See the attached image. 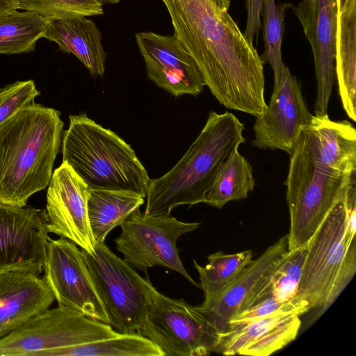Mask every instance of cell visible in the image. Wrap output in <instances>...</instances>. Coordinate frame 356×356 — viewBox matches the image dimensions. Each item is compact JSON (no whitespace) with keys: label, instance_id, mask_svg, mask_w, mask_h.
<instances>
[{"label":"cell","instance_id":"1","mask_svg":"<svg viewBox=\"0 0 356 356\" xmlns=\"http://www.w3.org/2000/svg\"><path fill=\"white\" fill-rule=\"evenodd\" d=\"M161 1L173 35L193 58L216 99L227 108L262 115L267 107L264 64L228 12L211 0Z\"/></svg>","mask_w":356,"mask_h":356},{"label":"cell","instance_id":"2","mask_svg":"<svg viewBox=\"0 0 356 356\" xmlns=\"http://www.w3.org/2000/svg\"><path fill=\"white\" fill-rule=\"evenodd\" d=\"M63 126L59 111L35 102L0 125V202L24 207L48 186Z\"/></svg>","mask_w":356,"mask_h":356},{"label":"cell","instance_id":"3","mask_svg":"<svg viewBox=\"0 0 356 356\" xmlns=\"http://www.w3.org/2000/svg\"><path fill=\"white\" fill-rule=\"evenodd\" d=\"M244 125L232 113L211 111L185 154L168 172L149 180L145 216L169 214L176 207L204 203L222 163L241 144Z\"/></svg>","mask_w":356,"mask_h":356},{"label":"cell","instance_id":"4","mask_svg":"<svg viewBox=\"0 0 356 356\" xmlns=\"http://www.w3.org/2000/svg\"><path fill=\"white\" fill-rule=\"evenodd\" d=\"M69 118L63 134V161L90 188L129 191L145 197L150 178L131 147L86 113Z\"/></svg>","mask_w":356,"mask_h":356},{"label":"cell","instance_id":"5","mask_svg":"<svg viewBox=\"0 0 356 356\" xmlns=\"http://www.w3.org/2000/svg\"><path fill=\"white\" fill-rule=\"evenodd\" d=\"M284 185L290 215L288 250L305 245L332 208L342 200L356 174L347 175L326 167L320 160L316 138L308 126L289 155Z\"/></svg>","mask_w":356,"mask_h":356},{"label":"cell","instance_id":"6","mask_svg":"<svg viewBox=\"0 0 356 356\" xmlns=\"http://www.w3.org/2000/svg\"><path fill=\"white\" fill-rule=\"evenodd\" d=\"M347 193V192H346ZM356 212L346 194L308 241L297 297L320 315L337 300L356 272Z\"/></svg>","mask_w":356,"mask_h":356},{"label":"cell","instance_id":"7","mask_svg":"<svg viewBox=\"0 0 356 356\" xmlns=\"http://www.w3.org/2000/svg\"><path fill=\"white\" fill-rule=\"evenodd\" d=\"M149 305L138 334L164 356H203L216 352L220 334L184 299L169 298L149 286Z\"/></svg>","mask_w":356,"mask_h":356},{"label":"cell","instance_id":"8","mask_svg":"<svg viewBox=\"0 0 356 356\" xmlns=\"http://www.w3.org/2000/svg\"><path fill=\"white\" fill-rule=\"evenodd\" d=\"M81 250L111 327L120 334L138 333L149 305V277H142L105 242L96 243L92 254Z\"/></svg>","mask_w":356,"mask_h":356},{"label":"cell","instance_id":"9","mask_svg":"<svg viewBox=\"0 0 356 356\" xmlns=\"http://www.w3.org/2000/svg\"><path fill=\"white\" fill-rule=\"evenodd\" d=\"M119 334L109 324L58 306L38 313L0 338V356H43L53 349Z\"/></svg>","mask_w":356,"mask_h":356},{"label":"cell","instance_id":"10","mask_svg":"<svg viewBox=\"0 0 356 356\" xmlns=\"http://www.w3.org/2000/svg\"><path fill=\"white\" fill-rule=\"evenodd\" d=\"M200 225L180 221L170 213L145 216L138 208L120 225L121 234L115 243L123 259L147 276L149 268L161 266L177 272L200 288L186 270L177 246L181 236L197 229Z\"/></svg>","mask_w":356,"mask_h":356},{"label":"cell","instance_id":"11","mask_svg":"<svg viewBox=\"0 0 356 356\" xmlns=\"http://www.w3.org/2000/svg\"><path fill=\"white\" fill-rule=\"evenodd\" d=\"M43 269L59 307L110 325L82 250L74 243L65 238H48Z\"/></svg>","mask_w":356,"mask_h":356},{"label":"cell","instance_id":"12","mask_svg":"<svg viewBox=\"0 0 356 356\" xmlns=\"http://www.w3.org/2000/svg\"><path fill=\"white\" fill-rule=\"evenodd\" d=\"M47 221L44 209L0 202V273H42L49 238Z\"/></svg>","mask_w":356,"mask_h":356},{"label":"cell","instance_id":"13","mask_svg":"<svg viewBox=\"0 0 356 356\" xmlns=\"http://www.w3.org/2000/svg\"><path fill=\"white\" fill-rule=\"evenodd\" d=\"M312 116L299 81L284 65L280 81L273 86L265 112L256 117L252 145L260 149H280L290 155L302 129L310 124Z\"/></svg>","mask_w":356,"mask_h":356},{"label":"cell","instance_id":"14","mask_svg":"<svg viewBox=\"0 0 356 356\" xmlns=\"http://www.w3.org/2000/svg\"><path fill=\"white\" fill-rule=\"evenodd\" d=\"M88 195L87 184L63 161L48 185L45 211L49 232L69 239L92 254L96 241L89 223Z\"/></svg>","mask_w":356,"mask_h":356},{"label":"cell","instance_id":"15","mask_svg":"<svg viewBox=\"0 0 356 356\" xmlns=\"http://www.w3.org/2000/svg\"><path fill=\"white\" fill-rule=\"evenodd\" d=\"M291 8L313 52L317 82L314 115L324 116L336 81L337 0H302Z\"/></svg>","mask_w":356,"mask_h":356},{"label":"cell","instance_id":"16","mask_svg":"<svg viewBox=\"0 0 356 356\" xmlns=\"http://www.w3.org/2000/svg\"><path fill=\"white\" fill-rule=\"evenodd\" d=\"M149 79L175 97L197 96L205 86L193 58L176 37L153 32L135 35Z\"/></svg>","mask_w":356,"mask_h":356},{"label":"cell","instance_id":"17","mask_svg":"<svg viewBox=\"0 0 356 356\" xmlns=\"http://www.w3.org/2000/svg\"><path fill=\"white\" fill-rule=\"evenodd\" d=\"M286 235L270 245L252 260L238 277L225 289L199 306L197 311L218 331L220 337L229 332V321L245 310L266 284L286 252Z\"/></svg>","mask_w":356,"mask_h":356},{"label":"cell","instance_id":"18","mask_svg":"<svg viewBox=\"0 0 356 356\" xmlns=\"http://www.w3.org/2000/svg\"><path fill=\"white\" fill-rule=\"evenodd\" d=\"M54 300L44 277L25 270L0 273V338L49 309Z\"/></svg>","mask_w":356,"mask_h":356},{"label":"cell","instance_id":"19","mask_svg":"<svg viewBox=\"0 0 356 356\" xmlns=\"http://www.w3.org/2000/svg\"><path fill=\"white\" fill-rule=\"evenodd\" d=\"M42 38L56 42L60 51L75 56L92 76L104 75L106 52L93 20L86 17L49 20Z\"/></svg>","mask_w":356,"mask_h":356},{"label":"cell","instance_id":"20","mask_svg":"<svg viewBox=\"0 0 356 356\" xmlns=\"http://www.w3.org/2000/svg\"><path fill=\"white\" fill-rule=\"evenodd\" d=\"M336 80L341 104L356 121V0L338 10L336 36Z\"/></svg>","mask_w":356,"mask_h":356},{"label":"cell","instance_id":"21","mask_svg":"<svg viewBox=\"0 0 356 356\" xmlns=\"http://www.w3.org/2000/svg\"><path fill=\"white\" fill-rule=\"evenodd\" d=\"M309 127L316 136L318 156L330 169L356 174V129L347 120L333 121L328 115H313Z\"/></svg>","mask_w":356,"mask_h":356},{"label":"cell","instance_id":"22","mask_svg":"<svg viewBox=\"0 0 356 356\" xmlns=\"http://www.w3.org/2000/svg\"><path fill=\"white\" fill-rule=\"evenodd\" d=\"M144 202L145 197L132 191L89 188L88 214L96 243L105 242L111 231Z\"/></svg>","mask_w":356,"mask_h":356},{"label":"cell","instance_id":"23","mask_svg":"<svg viewBox=\"0 0 356 356\" xmlns=\"http://www.w3.org/2000/svg\"><path fill=\"white\" fill-rule=\"evenodd\" d=\"M254 187L252 166L236 149L219 168L204 203L221 209L229 202L245 199Z\"/></svg>","mask_w":356,"mask_h":356},{"label":"cell","instance_id":"24","mask_svg":"<svg viewBox=\"0 0 356 356\" xmlns=\"http://www.w3.org/2000/svg\"><path fill=\"white\" fill-rule=\"evenodd\" d=\"M43 356H164L152 341L138 333L47 351Z\"/></svg>","mask_w":356,"mask_h":356},{"label":"cell","instance_id":"25","mask_svg":"<svg viewBox=\"0 0 356 356\" xmlns=\"http://www.w3.org/2000/svg\"><path fill=\"white\" fill-rule=\"evenodd\" d=\"M48 19L35 13L15 10L0 18V54H21L35 49Z\"/></svg>","mask_w":356,"mask_h":356},{"label":"cell","instance_id":"26","mask_svg":"<svg viewBox=\"0 0 356 356\" xmlns=\"http://www.w3.org/2000/svg\"><path fill=\"white\" fill-rule=\"evenodd\" d=\"M307 249L308 242L296 249L287 250L247 308L268 299L288 301L298 298Z\"/></svg>","mask_w":356,"mask_h":356},{"label":"cell","instance_id":"27","mask_svg":"<svg viewBox=\"0 0 356 356\" xmlns=\"http://www.w3.org/2000/svg\"><path fill=\"white\" fill-rule=\"evenodd\" d=\"M207 259L209 263L204 266L193 259L204 300L220 293L238 277L252 260V252L245 250L235 254H225L219 251L209 254Z\"/></svg>","mask_w":356,"mask_h":356},{"label":"cell","instance_id":"28","mask_svg":"<svg viewBox=\"0 0 356 356\" xmlns=\"http://www.w3.org/2000/svg\"><path fill=\"white\" fill-rule=\"evenodd\" d=\"M292 6L289 3H275V0H264L261 15L263 18L264 50L260 56L263 64L269 63L274 75V84L282 74L284 64L282 60L281 46L284 33V16Z\"/></svg>","mask_w":356,"mask_h":356},{"label":"cell","instance_id":"29","mask_svg":"<svg viewBox=\"0 0 356 356\" xmlns=\"http://www.w3.org/2000/svg\"><path fill=\"white\" fill-rule=\"evenodd\" d=\"M19 10H24L48 20L90 17L104 14L100 0H16Z\"/></svg>","mask_w":356,"mask_h":356},{"label":"cell","instance_id":"30","mask_svg":"<svg viewBox=\"0 0 356 356\" xmlns=\"http://www.w3.org/2000/svg\"><path fill=\"white\" fill-rule=\"evenodd\" d=\"M300 316L293 314L243 348L238 355L268 356L294 340L301 325Z\"/></svg>","mask_w":356,"mask_h":356},{"label":"cell","instance_id":"31","mask_svg":"<svg viewBox=\"0 0 356 356\" xmlns=\"http://www.w3.org/2000/svg\"><path fill=\"white\" fill-rule=\"evenodd\" d=\"M309 310L307 305L298 298L288 301L266 300L247 308L232 318L229 321V332L278 312H291L300 316Z\"/></svg>","mask_w":356,"mask_h":356},{"label":"cell","instance_id":"32","mask_svg":"<svg viewBox=\"0 0 356 356\" xmlns=\"http://www.w3.org/2000/svg\"><path fill=\"white\" fill-rule=\"evenodd\" d=\"M40 94L33 80L17 81L0 88V125Z\"/></svg>","mask_w":356,"mask_h":356},{"label":"cell","instance_id":"33","mask_svg":"<svg viewBox=\"0 0 356 356\" xmlns=\"http://www.w3.org/2000/svg\"><path fill=\"white\" fill-rule=\"evenodd\" d=\"M264 0H246L247 10L246 27L243 33L246 40L252 44L254 35H257L260 28L261 13Z\"/></svg>","mask_w":356,"mask_h":356},{"label":"cell","instance_id":"34","mask_svg":"<svg viewBox=\"0 0 356 356\" xmlns=\"http://www.w3.org/2000/svg\"><path fill=\"white\" fill-rule=\"evenodd\" d=\"M19 10L16 0H0V18Z\"/></svg>","mask_w":356,"mask_h":356},{"label":"cell","instance_id":"35","mask_svg":"<svg viewBox=\"0 0 356 356\" xmlns=\"http://www.w3.org/2000/svg\"><path fill=\"white\" fill-rule=\"evenodd\" d=\"M211 1L221 10L227 11L229 8L230 0H211Z\"/></svg>","mask_w":356,"mask_h":356},{"label":"cell","instance_id":"36","mask_svg":"<svg viewBox=\"0 0 356 356\" xmlns=\"http://www.w3.org/2000/svg\"><path fill=\"white\" fill-rule=\"evenodd\" d=\"M349 0H337V10L342 9Z\"/></svg>","mask_w":356,"mask_h":356},{"label":"cell","instance_id":"37","mask_svg":"<svg viewBox=\"0 0 356 356\" xmlns=\"http://www.w3.org/2000/svg\"><path fill=\"white\" fill-rule=\"evenodd\" d=\"M103 3L115 4L119 3L121 0H100Z\"/></svg>","mask_w":356,"mask_h":356}]
</instances>
